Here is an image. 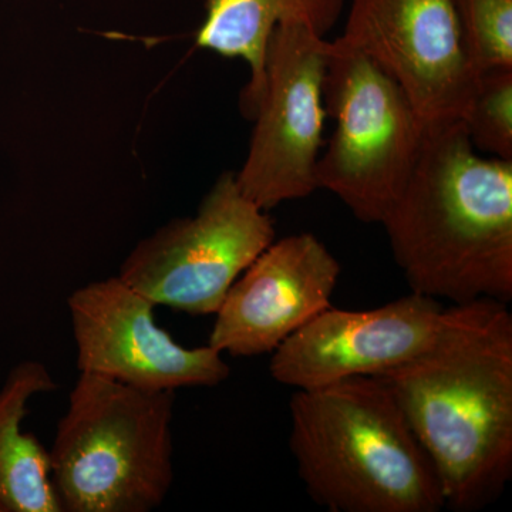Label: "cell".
<instances>
[{"mask_svg": "<svg viewBox=\"0 0 512 512\" xmlns=\"http://www.w3.org/2000/svg\"><path fill=\"white\" fill-rule=\"evenodd\" d=\"M80 373L146 390L214 387L231 375L210 345L187 348L158 326L154 305L119 275L76 289L67 299Z\"/></svg>", "mask_w": 512, "mask_h": 512, "instance_id": "obj_9", "label": "cell"}, {"mask_svg": "<svg viewBox=\"0 0 512 512\" xmlns=\"http://www.w3.org/2000/svg\"><path fill=\"white\" fill-rule=\"evenodd\" d=\"M275 241L274 221L222 173L191 217L141 239L119 276L156 306L215 315L242 272Z\"/></svg>", "mask_w": 512, "mask_h": 512, "instance_id": "obj_6", "label": "cell"}, {"mask_svg": "<svg viewBox=\"0 0 512 512\" xmlns=\"http://www.w3.org/2000/svg\"><path fill=\"white\" fill-rule=\"evenodd\" d=\"M329 47L330 40L302 23L278 26L269 39L248 154L235 173L241 191L264 211L318 190Z\"/></svg>", "mask_w": 512, "mask_h": 512, "instance_id": "obj_7", "label": "cell"}, {"mask_svg": "<svg viewBox=\"0 0 512 512\" xmlns=\"http://www.w3.org/2000/svg\"><path fill=\"white\" fill-rule=\"evenodd\" d=\"M444 309L413 292L367 311L329 306L272 352L269 372L296 390L380 375L429 345Z\"/></svg>", "mask_w": 512, "mask_h": 512, "instance_id": "obj_10", "label": "cell"}, {"mask_svg": "<svg viewBox=\"0 0 512 512\" xmlns=\"http://www.w3.org/2000/svg\"><path fill=\"white\" fill-rule=\"evenodd\" d=\"M382 225L413 293L451 305L512 301V160L481 157L463 121L427 126Z\"/></svg>", "mask_w": 512, "mask_h": 512, "instance_id": "obj_2", "label": "cell"}, {"mask_svg": "<svg viewBox=\"0 0 512 512\" xmlns=\"http://www.w3.org/2000/svg\"><path fill=\"white\" fill-rule=\"evenodd\" d=\"M204 5L205 19L195 42L201 49L248 64L241 109L249 119L264 86L272 32L285 23H302L326 37L339 22L346 0H204Z\"/></svg>", "mask_w": 512, "mask_h": 512, "instance_id": "obj_12", "label": "cell"}, {"mask_svg": "<svg viewBox=\"0 0 512 512\" xmlns=\"http://www.w3.org/2000/svg\"><path fill=\"white\" fill-rule=\"evenodd\" d=\"M495 299L450 305L429 345L377 375L436 468L447 510L494 504L512 477V315Z\"/></svg>", "mask_w": 512, "mask_h": 512, "instance_id": "obj_1", "label": "cell"}, {"mask_svg": "<svg viewBox=\"0 0 512 512\" xmlns=\"http://www.w3.org/2000/svg\"><path fill=\"white\" fill-rule=\"evenodd\" d=\"M478 74L512 69V0H453Z\"/></svg>", "mask_w": 512, "mask_h": 512, "instance_id": "obj_15", "label": "cell"}, {"mask_svg": "<svg viewBox=\"0 0 512 512\" xmlns=\"http://www.w3.org/2000/svg\"><path fill=\"white\" fill-rule=\"evenodd\" d=\"M340 264L315 235L272 242L225 295L208 345L222 355L272 353L330 306Z\"/></svg>", "mask_w": 512, "mask_h": 512, "instance_id": "obj_11", "label": "cell"}, {"mask_svg": "<svg viewBox=\"0 0 512 512\" xmlns=\"http://www.w3.org/2000/svg\"><path fill=\"white\" fill-rule=\"evenodd\" d=\"M56 389L52 373L37 360L13 367L0 389V512H62L49 450L22 431L30 400Z\"/></svg>", "mask_w": 512, "mask_h": 512, "instance_id": "obj_13", "label": "cell"}, {"mask_svg": "<svg viewBox=\"0 0 512 512\" xmlns=\"http://www.w3.org/2000/svg\"><path fill=\"white\" fill-rule=\"evenodd\" d=\"M463 124L476 150L512 160V69L480 74Z\"/></svg>", "mask_w": 512, "mask_h": 512, "instance_id": "obj_14", "label": "cell"}, {"mask_svg": "<svg viewBox=\"0 0 512 512\" xmlns=\"http://www.w3.org/2000/svg\"><path fill=\"white\" fill-rule=\"evenodd\" d=\"M339 37L402 87L427 126L466 117L480 74L453 0H352Z\"/></svg>", "mask_w": 512, "mask_h": 512, "instance_id": "obj_8", "label": "cell"}, {"mask_svg": "<svg viewBox=\"0 0 512 512\" xmlns=\"http://www.w3.org/2000/svg\"><path fill=\"white\" fill-rule=\"evenodd\" d=\"M289 448L309 497L330 512H440V478L389 384L357 376L296 390Z\"/></svg>", "mask_w": 512, "mask_h": 512, "instance_id": "obj_3", "label": "cell"}, {"mask_svg": "<svg viewBox=\"0 0 512 512\" xmlns=\"http://www.w3.org/2000/svg\"><path fill=\"white\" fill-rule=\"evenodd\" d=\"M174 390L80 373L49 450L62 512H150L174 481Z\"/></svg>", "mask_w": 512, "mask_h": 512, "instance_id": "obj_4", "label": "cell"}, {"mask_svg": "<svg viewBox=\"0 0 512 512\" xmlns=\"http://www.w3.org/2000/svg\"><path fill=\"white\" fill-rule=\"evenodd\" d=\"M323 103L335 130L316 163V187L357 220L382 224L412 177L427 124L402 87L340 37L330 42Z\"/></svg>", "mask_w": 512, "mask_h": 512, "instance_id": "obj_5", "label": "cell"}]
</instances>
